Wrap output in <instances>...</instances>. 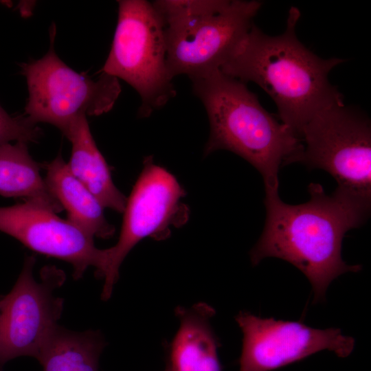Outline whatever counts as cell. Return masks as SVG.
<instances>
[{"mask_svg":"<svg viewBox=\"0 0 371 371\" xmlns=\"http://www.w3.org/2000/svg\"><path fill=\"white\" fill-rule=\"evenodd\" d=\"M308 190L310 199L298 205L283 202L278 191L265 190V224L250 258L254 265L268 257L294 265L311 282L317 302L334 279L361 269L343 260L341 245L348 231L368 219L371 199L339 188L328 195L315 183Z\"/></svg>","mask_w":371,"mask_h":371,"instance_id":"obj_1","label":"cell"},{"mask_svg":"<svg viewBox=\"0 0 371 371\" xmlns=\"http://www.w3.org/2000/svg\"><path fill=\"white\" fill-rule=\"evenodd\" d=\"M298 8L289 9L286 28L269 36L254 23L221 66L225 74L245 83L254 82L278 108L281 122L300 138L304 126L321 109L343 102V95L328 79L330 71L346 61L321 58L297 38ZM301 139V138H300Z\"/></svg>","mask_w":371,"mask_h":371,"instance_id":"obj_2","label":"cell"},{"mask_svg":"<svg viewBox=\"0 0 371 371\" xmlns=\"http://www.w3.org/2000/svg\"><path fill=\"white\" fill-rule=\"evenodd\" d=\"M190 79L210 122L205 155L218 150L231 151L259 171L265 190L278 191L279 170L299 162L302 139L262 106L246 83L220 69Z\"/></svg>","mask_w":371,"mask_h":371,"instance_id":"obj_3","label":"cell"},{"mask_svg":"<svg viewBox=\"0 0 371 371\" xmlns=\"http://www.w3.org/2000/svg\"><path fill=\"white\" fill-rule=\"evenodd\" d=\"M117 2V25L100 72L131 85L141 98L139 115L148 117L176 94L167 67L165 27L152 2Z\"/></svg>","mask_w":371,"mask_h":371,"instance_id":"obj_4","label":"cell"},{"mask_svg":"<svg viewBox=\"0 0 371 371\" xmlns=\"http://www.w3.org/2000/svg\"><path fill=\"white\" fill-rule=\"evenodd\" d=\"M55 24L49 29L50 47L41 58L20 64L28 98L23 115L34 124H50L65 136L80 115L109 112L121 92L117 78L101 72L97 78L78 73L56 54Z\"/></svg>","mask_w":371,"mask_h":371,"instance_id":"obj_5","label":"cell"},{"mask_svg":"<svg viewBox=\"0 0 371 371\" xmlns=\"http://www.w3.org/2000/svg\"><path fill=\"white\" fill-rule=\"evenodd\" d=\"M299 162L331 175L337 188L371 199V128L369 118L344 102L318 112L302 129Z\"/></svg>","mask_w":371,"mask_h":371,"instance_id":"obj_6","label":"cell"},{"mask_svg":"<svg viewBox=\"0 0 371 371\" xmlns=\"http://www.w3.org/2000/svg\"><path fill=\"white\" fill-rule=\"evenodd\" d=\"M186 192L177 179L164 168L144 161V168L127 199L120 235L117 243L104 249L102 297L108 300L119 278V269L130 251L142 239L164 240L170 227H179L189 217V209L181 201Z\"/></svg>","mask_w":371,"mask_h":371,"instance_id":"obj_7","label":"cell"},{"mask_svg":"<svg viewBox=\"0 0 371 371\" xmlns=\"http://www.w3.org/2000/svg\"><path fill=\"white\" fill-rule=\"evenodd\" d=\"M33 256L27 257L12 290L0 300V368L19 357L37 359L56 330L63 300L54 295L65 280L55 267L42 270L34 280Z\"/></svg>","mask_w":371,"mask_h":371,"instance_id":"obj_8","label":"cell"},{"mask_svg":"<svg viewBox=\"0 0 371 371\" xmlns=\"http://www.w3.org/2000/svg\"><path fill=\"white\" fill-rule=\"evenodd\" d=\"M258 1L221 0L211 11L166 28V62L172 78L196 77L221 66L253 25Z\"/></svg>","mask_w":371,"mask_h":371,"instance_id":"obj_9","label":"cell"},{"mask_svg":"<svg viewBox=\"0 0 371 371\" xmlns=\"http://www.w3.org/2000/svg\"><path fill=\"white\" fill-rule=\"evenodd\" d=\"M236 320L243 335L238 371H271L325 350L344 358L355 347L354 339L339 328H314L248 312Z\"/></svg>","mask_w":371,"mask_h":371,"instance_id":"obj_10","label":"cell"},{"mask_svg":"<svg viewBox=\"0 0 371 371\" xmlns=\"http://www.w3.org/2000/svg\"><path fill=\"white\" fill-rule=\"evenodd\" d=\"M0 231L35 252L70 263L76 279L89 267H95L98 276L102 270L104 249L95 246L93 237L38 204L0 207Z\"/></svg>","mask_w":371,"mask_h":371,"instance_id":"obj_11","label":"cell"},{"mask_svg":"<svg viewBox=\"0 0 371 371\" xmlns=\"http://www.w3.org/2000/svg\"><path fill=\"white\" fill-rule=\"evenodd\" d=\"M214 313L205 303L176 309L179 327L170 346L168 371H221L219 343L210 324Z\"/></svg>","mask_w":371,"mask_h":371,"instance_id":"obj_12","label":"cell"},{"mask_svg":"<svg viewBox=\"0 0 371 371\" xmlns=\"http://www.w3.org/2000/svg\"><path fill=\"white\" fill-rule=\"evenodd\" d=\"M65 137L72 146L67 163L71 172L104 208L123 213L127 198L113 183L109 167L95 142L86 115H80L73 122Z\"/></svg>","mask_w":371,"mask_h":371,"instance_id":"obj_13","label":"cell"},{"mask_svg":"<svg viewBox=\"0 0 371 371\" xmlns=\"http://www.w3.org/2000/svg\"><path fill=\"white\" fill-rule=\"evenodd\" d=\"M45 168V183L63 210H66L67 220L93 238H111L115 227L105 218L104 207L71 172L61 154L47 164Z\"/></svg>","mask_w":371,"mask_h":371,"instance_id":"obj_14","label":"cell"},{"mask_svg":"<svg viewBox=\"0 0 371 371\" xmlns=\"http://www.w3.org/2000/svg\"><path fill=\"white\" fill-rule=\"evenodd\" d=\"M27 144L16 142L0 146V195L23 198L58 213L63 208L41 177L39 166L29 154Z\"/></svg>","mask_w":371,"mask_h":371,"instance_id":"obj_15","label":"cell"},{"mask_svg":"<svg viewBox=\"0 0 371 371\" xmlns=\"http://www.w3.org/2000/svg\"><path fill=\"white\" fill-rule=\"evenodd\" d=\"M104 346L96 331L75 333L58 326L38 360L43 371H98Z\"/></svg>","mask_w":371,"mask_h":371,"instance_id":"obj_16","label":"cell"},{"mask_svg":"<svg viewBox=\"0 0 371 371\" xmlns=\"http://www.w3.org/2000/svg\"><path fill=\"white\" fill-rule=\"evenodd\" d=\"M41 135V128L23 114L11 116L0 105V146L11 141L36 142Z\"/></svg>","mask_w":371,"mask_h":371,"instance_id":"obj_17","label":"cell"},{"mask_svg":"<svg viewBox=\"0 0 371 371\" xmlns=\"http://www.w3.org/2000/svg\"><path fill=\"white\" fill-rule=\"evenodd\" d=\"M165 371H168L167 369Z\"/></svg>","mask_w":371,"mask_h":371,"instance_id":"obj_18","label":"cell"},{"mask_svg":"<svg viewBox=\"0 0 371 371\" xmlns=\"http://www.w3.org/2000/svg\"><path fill=\"white\" fill-rule=\"evenodd\" d=\"M0 300H1V297H0Z\"/></svg>","mask_w":371,"mask_h":371,"instance_id":"obj_19","label":"cell"}]
</instances>
